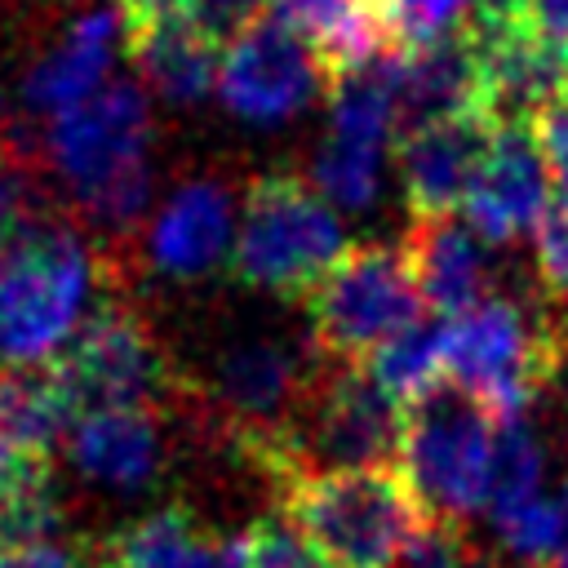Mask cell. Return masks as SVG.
Listing matches in <instances>:
<instances>
[{
  "label": "cell",
  "mask_w": 568,
  "mask_h": 568,
  "mask_svg": "<svg viewBox=\"0 0 568 568\" xmlns=\"http://www.w3.org/2000/svg\"><path fill=\"white\" fill-rule=\"evenodd\" d=\"M151 102L133 80H111L80 106L44 120L36 164L98 235H124L151 204Z\"/></svg>",
  "instance_id": "6da1fadb"
},
{
  "label": "cell",
  "mask_w": 568,
  "mask_h": 568,
  "mask_svg": "<svg viewBox=\"0 0 568 568\" xmlns=\"http://www.w3.org/2000/svg\"><path fill=\"white\" fill-rule=\"evenodd\" d=\"M293 519L342 568H395L430 510L395 466H297L280 479Z\"/></svg>",
  "instance_id": "7a4b0ae2"
},
{
  "label": "cell",
  "mask_w": 568,
  "mask_h": 568,
  "mask_svg": "<svg viewBox=\"0 0 568 568\" xmlns=\"http://www.w3.org/2000/svg\"><path fill=\"white\" fill-rule=\"evenodd\" d=\"M98 257L80 231L27 217L0 266V364H53L93 315Z\"/></svg>",
  "instance_id": "3957f363"
},
{
  "label": "cell",
  "mask_w": 568,
  "mask_h": 568,
  "mask_svg": "<svg viewBox=\"0 0 568 568\" xmlns=\"http://www.w3.org/2000/svg\"><path fill=\"white\" fill-rule=\"evenodd\" d=\"M448 324V386L493 422H515L564 364V337L532 306L488 293Z\"/></svg>",
  "instance_id": "277c9868"
},
{
  "label": "cell",
  "mask_w": 568,
  "mask_h": 568,
  "mask_svg": "<svg viewBox=\"0 0 568 568\" xmlns=\"http://www.w3.org/2000/svg\"><path fill=\"white\" fill-rule=\"evenodd\" d=\"M346 253L337 209L297 173H266L248 186L231 271L240 284L275 297H311V288Z\"/></svg>",
  "instance_id": "5b68a950"
},
{
  "label": "cell",
  "mask_w": 568,
  "mask_h": 568,
  "mask_svg": "<svg viewBox=\"0 0 568 568\" xmlns=\"http://www.w3.org/2000/svg\"><path fill=\"white\" fill-rule=\"evenodd\" d=\"M311 346L342 364H368L377 346L399 337L426 315V297L413 280L404 248L390 244H355L306 297Z\"/></svg>",
  "instance_id": "8992f818"
},
{
  "label": "cell",
  "mask_w": 568,
  "mask_h": 568,
  "mask_svg": "<svg viewBox=\"0 0 568 568\" xmlns=\"http://www.w3.org/2000/svg\"><path fill=\"white\" fill-rule=\"evenodd\" d=\"M493 439L497 422L453 386L408 408L399 470L430 510V519L462 524L488 506Z\"/></svg>",
  "instance_id": "52a82bcc"
},
{
  "label": "cell",
  "mask_w": 568,
  "mask_h": 568,
  "mask_svg": "<svg viewBox=\"0 0 568 568\" xmlns=\"http://www.w3.org/2000/svg\"><path fill=\"white\" fill-rule=\"evenodd\" d=\"M75 413L89 408H160L178 382L151 328L120 302L93 306L80 333L53 359Z\"/></svg>",
  "instance_id": "ba28073f"
},
{
  "label": "cell",
  "mask_w": 568,
  "mask_h": 568,
  "mask_svg": "<svg viewBox=\"0 0 568 568\" xmlns=\"http://www.w3.org/2000/svg\"><path fill=\"white\" fill-rule=\"evenodd\" d=\"M466 36L497 124L537 120L568 98V44L546 27L537 4H484Z\"/></svg>",
  "instance_id": "9c48e42d"
},
{
  "label": "cell",
  "mask_w": 568,
  "mask_h": 568,
  "mask_svg": "<svg viewBox=\"0 0 568 568\" xmlns=\"http://www.w3.org/2000/svg\"><path fill=\"white\" fill-rule=\"evenodd\" d=\"M333 84L315 49L275 13L226 40L217 67V98L244 124H284Z\"/></svg>",
  "instance_id": "30bf717a"
},
{
  "label": "cell",
  "mask_w": 568,
  "mask_h": 568,
  "mask_svg": "<svg viewBox=\"0 0 568 568\" xmlns=\"http://www.w3.org/2000/svg\"><path fill=\"white\" fill-rule=\"evenodd\" d=\"M399 129V111L390 98V84L382 75V62H373L359 75H346L333 84V115L328 133L320 138L311 155V186L333 209H368L382 186V164L390 151V138Z\"/></svg>",
  "instance_id": "8fae6325"
},
{
  "label": "cell",
  "mask_w": 568,
  "mask_h": 568,
  "mask_svg": "<svg viewBox=\"0 0 568 568\" xmlns=\"http://www.w3.org/2000/svg\"><path fill=\"white\" fill-rule=\"evenodd\" d=\"M408 408L364 368H337L302 413V466H395L404 457Z\"/></svg>",
  "instance_id": "7c38bea8"
},
{
  "label": "cell",
  "mask_w": 568,
  "mask_h": 568,
  "mask_svg": "<svg viewBox=\"0 0 568 568\" xmlns=\"http://www.w3.org/2000/svg\"><path fill=\"white\" fill-rule=\"evenodd\" d=\"M550 191H555V169L537 138V124L501 120L470 178L462 217L484 244H510L524 231H537Z\"/></svg>",
  "instance_id": "4fadbf2b"
},
{
  "label": "cell",
  "mask_w": 568,
  "mask_h": 568,
  "mask_svg": "<svg viewBox=\"0 0 568 568\" xmlns=\"http://www.w3.org/2000/svg\"><path fill=\"white\" fill-rule=\"evenodd\" d=\"M124 18L106 4H84L58 22V31L44 40V49L22 71V106L40 120H53L84 98H93L102 84H111L115 49H120Z\"/></svg>",
  "instance_id": "5bb4252c"
},
{
  "label": "cell",
  "mask_w": 568,
  "mask_h": 568,
  "mask_svg": "<svg viewBox=\"0 0 568 568\" xmlns=\"http://www.w3.org/2000/svg\"><path fill=\"white\" fill-rule=\"evenodd\" d=\"M235 195L217 173L178 182L146 222V262L169 280H200L235 248Z\"/></svg>",
  "instance_id": "9a60e30c"
},
{
  "label": "cell",
  "mask_w": 568,
  "mask_h": 568,
  "mask_svg": "<svg viewBox=\"0 0 568 568\" xmlns=\"http://www.w3.org/2000/svg\"><path fill=\"white\" fill-rule=\"evenodd\" d=\"M493 129V115H448L404 133L399 182L413 217H453V209H462Z\"/></svg>",
  "instance_id": "2e32d148"
},
{
  "label": "cell",
  "mask_w": 568,
  "mask_h": 568,
  "mask_svg": "<svg viewBox=\"0 0 568 568\" xmlns=\"http://www.w3.org/2000/svg\"><path fill=\"white\" fill-rule=\"evenodd\" d=\"M382 75L390 84L399 124H408V129L448 120V115H493L484 75H479V58H475V44L466 31L422 44L413 53H386Z\"/></svg>",
  "instance_id": "e0dca14e"
},
{
  "label": "cell",
  "mask_w": 568,
  "mask_h": 568,
  "mask_svg": "<svg viewBox=\"0 0 568 568\" xmlns=\"http://www.w3.org/2000/svg\"><path fill=\"white\" fill-rule=\"evenodd\" d=\"M67 457L80 479L111 493H142L164 466L155 408H89L67 430Z\"/></svg>",
  "instance_id": "ac0fdd59"
},
{
  "label": "cell",
  "mask_w": 568,
  "mask_h": 568,
  "mask_svg": "<svg viewBox=\"0 0 568 568\" xmlns=\"http://www.w3.org/2000/svg\"><path fill=\"white\" fill-rule=\"evenodd\" d=\"M404 257L426 297L430 315H462L488 297V253L484 240L453 217H413L404 235Z\"/></svg>",
  "instance_id": "d6986e66"
},
{
  "label": "cell",
  "mask_w": 568,
  "mask_h": 568,
  "mask_svg": "<svg viewBox=\"0 0 568 568\" xmlns=\"http://www.w3.org/2000/svg\"><path fill=\"white\" fill-rule=\"evenodd\" d=\"M102 568H240L235 541H217L191 506H160L102 541Z\"/></svg>",
  "instance_id": "ffe728a7"
},
{
  "label": "cell",
  "mask_w": 568,
  "mask_h": 568,
  "mask_svg": "<svg viewBox=\"0 0 568 568\" xmlns=\"http://www.w3.org/2000/svg\"><path fill=\"white\" fill-rule=\"evenodd\" d=\"M124 40L142 71V84L173 106H191L217 84V67H222L217 40L200 31L186 13L124 27Z\"/></svg>",
  "instance_id": "44dd1931"
},
{
  "label": "cell",
  "mask_w": 568,
  "mask_h": 568,
  "mask_svg": "<svg viewBox=\"0 0 568 568\" xmlns=\"http://www.w3.org/2000/svg\"><path fill=\"white\" fill-rule=\"evenodd\" d=\"M275 18H284L324 62L328 80H346L368 71L390 53L377 0H271Z\"/></svg>",
  "instance_id": "7402d4cb"
},
{
  "label": "cell",
  "mask_w": 568,
  "mask_h": 568,
  "mask_svg": "<svg viewBox=\"0 0 568 568\" xmlns=\"http://www.w3.org/2000/svg\"><path fill=\"white\" fill-rule=\"evenodd\" d=\"M75 399L53 364H0V435L31 457H49L75 422Z\"/></svg>",
  "instance_id": "603a6c76"
},
{
  "label": "cell",
  "mask_w": 568,
  "mask_h": 568,
  "mask_svg": "<svg viewBox=\"0 0 568 568\" xmlns=\"http://www.w3.org/2000/svg\"><path fill=\"white\" fill-rule=\"evenodd\" d=\"M364 368L404 408L435 399L439 390H448V324H444V315H435V320L422 315L413 328H404L399 337L377 346Z\"/></svg>",
  "instance_id": "cb8c5ba5"
},
{
  "label": "cell",
  "mask_w": 568,
  "mask_h": 568,
  "mask_svg": "<svg viewBox=\"0 0 568 568\" xmlns=\"http://www.w3.org/2000/svg\"><path fill=\"white\" fill-rule=\"evenodd\" d=\"M541 475H546V453L537 430L515 417V422H497V439H493V479H488V515H510L519 506H528L532 497H541Z\"/></svg>",
  "instance_id": "d4e9b609"
},
{
  "label": "cell",
  "mask_w": 568,
  "mask_h": 568,
  "mask_svg": "<svg viewBox=\"0 0 568 568\" xmlns=\"http://www.w3.org/2000/svg\"><path fill=\"white\" fill-rule=\"evenodd\" d=\"M235 559L240 568H342L293 519H280V515L253 519L235 537Z\"/></svg>",
  "instance_id": "484cf974"
},
{
  "label": "cell",
  "mask_w": 568,
  "mask_h": 568,
  "mask_svg": "<svg viewBox=\"0 0 568 568\" xmlns=\"http://www.w3.org/2000/svg\"><path fill=\"white\" fill-rule=\"evenodd\" d=\"M475 0H377V18L390 53H413L444 36H457Z\"/></svg>",
  "instance_id": "4316f807"
},
{
  "label": "cell",
  "mask_w": 568,
  "mask_h": 568,
  "mask_svg": "<svg viewBox=\"0 0 568 568\" xmlns=\"http://www.w3.org/2000/svg\"><path fill=\"white\" fill-rule=\"evenodd\" d=\"M493 528H497L506 555H515L528 568H550V559L559 550V537H564L559 497L555 501L550 497H532L528 506H519L510 515H497Z\"/></svg>",
  "instance_id": "83f0119b"
},
{
  "label": "cell",
  "mask_w": 568,
  "mask_h": 568,
  "mask_svg": "<svg viewBox=\"0 0 568 568\" xmlns=\"http://www.w3.org/2000/svg\"><path fill=\"white\" fill-rule=\"evenodd\" d=\"M532 262H537L546 293L568 302V204L555 200V191H550V204L532 231Z\"/></svg>",
  "instance_id": "f1b7e54d"
},
{
  "label": "cell",
  "mask_w": 568,
  "mask_h": 568,
  "mask_svg": "<svg viewBox=\"0 0 568 568\" xmlns=\"http://www.w3.org/2000/svg\"><path fill=\"white\" fill-rule=\"evenodd\" d=\"M399 568H475V555H470V541L462 537V524L430 519L422 537L408 546V555L399 559Z\"/></svg>",
  "instance_id": "f546056e"
},
{
  "label": "cell",
  "mask_w": 568,
  "mask_h": 568,
  "mask_svg": "<svg viewBox=\"0 0 568 568\" xmlns=\"http://www.w3.org/2000/svg\"><path fill=\"white\" fill-rule=\"evenodd\" d=\"M266 4L271 0H191L186 4V18L222 44V40L240 36L244 27H253L257 18H266Z\"/></svg>",
  "instance_id": "4dcf8cb0"
},
{
  "label": "cell",
  "mask_w": 568,
  "mask_h": 568,
  "mask_svg": "<svg viewBox=\"0 0 568 568\" xmlns=\"http://www.w3.org/2000/svg\"><path fill=\"white\" fill-rule=\"evenodd\" d=\"M27 191H22V182L13 178V173H0V266H4V257H9V248H13V240H18V231L27 226Z\"/></svg>",
  "instance_id": "1f68e13d"
},
{
  "label": "cell",
  "mask_w": 568,
  "mask_h": 568,
  "mask_svg": "<svg viewBox=\"0 0 568 568\" xmlns=\"http://www.w3.org/2000/svg\"><path fill=\"white\" fill-rule=\"evenodd\" d=\"M0 568H75V555L62 541H44V546H4L0 550Z\"/></svg>",
  "instance_id": "d6a6232c"
},
{
  "label": "cell",
  "mask_w": 568,
  "mask_h": 568,
  "mask_svg": "<svg viewBox=\"0 0 568 568\" xmlns=\"http://www.w3.org/2000/svg\"><path fill=\"white\" fill-rule=\"evenodd\" d=\"M191 0H120V18L124 27H142V22H160L173 13H186Z\"/></svg>",
  "instance_id": "836d02e7"
},
{
  "label": "cell",
  "mask_w": 568,
  "mask_h": 568,
  "mask_svg": "<svg viewBox=\"0 0 568 568\" xmlns=\"http://www.w3.org/2000/svg\"><path fill=\"white\" fill-rule=\"evenodd\" d=\"M537 4V13L546 18V27L568 44V0H532Z\"/></svg>",
  "instance_id": "e575fe53"
},
{
  "label": "cell",
  "mask_w": 568,
  "mask_h": 568,
  "mask_svg": "<svg viewBox=\"0 0 568 568\" xmlns=\"http://www.w3.org/2000/svg\"><path fill=\"white\" fill-rule=\"evenodd\" d=\"M559 515H564V537H559V550H555L550 568H568V479L559 488Z\"/></svg>",
  "instance_id": "d590c367"
},
{
  "label": "cell",
  "mask_w": 568,
  "mask_h": 568,
  "mask_svg": "<svg viewBox=\"0 0 568 568\" xmlns=\"http://www.w3.org/2000/svg\"><path fill=\"white\" fill-rule=\"evenodd\" d=\"M484 4H532V0H484Z\"/></svg>",
  "instance_id": "8d00e7d4"
}]
</instances>
